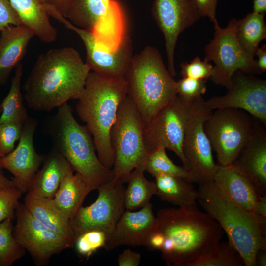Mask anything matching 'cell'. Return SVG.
I'll list each match as a JSON object with an SVG mask.
<instances>
[{
  "instance_id": "cell-14",
  "label": "cell",
  "mask_w": 266,
  "mask_h": 266,
  "mask_svg": "<svg viewBox=\"0 0 266 266\" xmlns=\"http://www.w3.org/2000/svg\"><path fill=\"white\" fill-rule=\"evenodd\" d=\"M15 218L13 237L29 253L36 265L45 266L54 255L72 247L63 237L36 219L24 203L19 202L17 205Z\"/></svg>"
},
{
  "instance_id": "cell-32",
  "label": "cell",
  "mask_w": 266,
  "mask_h": 266,
  "mask_svg": "<svg viewBox=\"0 0 266 266\" xmlns=\"http://www.w3.org/2000/svg\"><path fill=\"white\" fill-rule=\"evenodd\" d=\"M245 266L243 258L228 241H221L209 253L193 263L191 266Z\"/></svg>"
},
{
  "instance_id": "cell-9",
  "label": "cell",
  "mask_w": 266,
  "mask_h": 266,
  "mask_svg": "<svg viewBox=\"0 0 266 266\" xmlns=\"http://www.w3.org/2000/svg\"><path fill=\"white\" fill-rule=\"evenodd\" d=\"M212 112L201 97L192 101L186 120L183 143L186 170L192 183L199 185L212 181L218 166L204 129V122Z\"/></svg>"
},
{
  "instance_id": "cell-7",
  "label": "cell",
  "mask_w": 266,
  "mask_h": 266,
  "mask_svg": "<svg viewBox=\"0 0 266 266\" xmlns=\"http://www.w3.org/2000/svg\"><path fill=\"white\" fill-rule=\"evenodd\" d=\"M143 124L131 99L126 97L121 104L110 132L115 160L113 178L127 182L130 173L143 166L148 155L144 141Z\"/></svg>"
},
{
  "instance_id": "cell-24",
  "label": "cell",
  "mask_w": 266,
  "mask_h": 266,
  "mask_svg": "<svg viewBox=\"0 0 266 266\" xmlns=\"http://www.w3.org/2000/svg\"><path fill=\"white\" fill-rule=\"evenodd\" d=\"M24 204L36 219L74 247L76 238L69 220L56 205L53 199L33 198L26 194Z\"/></svg>"
},
{
  "instance_id": "cell-43",
  "label": "cell",
  "mask_w": 266,
  "mask_h": 266,
  "mask_svg": "<svg viewBox=\"0 0 266 266\" xmlns=\"http://www.w3.org/2000/svg\"><path fill=\"white\" fill-rule=\"evenodd\" d=\"M77 0H49L52 5L62 16H67Z\"/></svg>"
},
{
  "instance_id": "cell-39",
  "label": "cell",
  "mask_w": 266,
  "mask_h": 266,
  "mask_svg": "<svg viewBox=\"0 0 266 266\" xmlns=\"http://www.w3.org/2000/svg\"><path fill=\"white\" fill-rule=\"evenodd\" d=\"M22 25L10 0H0V32L10 25Z\"/></svg>"
},
{
  "instance_id": "cell-48",
  "label": "cell",
  "mask_w": 266,
  "mask_h": 266,
  "mask_svg": "<svg viewBox=\"0 0 266 266\" xmlns=\"http://www.w3.org/2000/svg\"><path fill=\"white\" fill-rule=\"evenodd\" d=\"M2 112V107H1V103H0V115L1 114ZM0 169H2L1 166H0Z\"/></svg>"
},
{
  "instance_id": "cell-37",
  "label": "cell",
  "mask_w": 266,
  "mask_h": 266,
  "mask_svg": "<svg viewBox=\"0 0 266 266\" xmlns=\"http://www.w3.org/2000/svg\"><path fill=\"white\" fill-rule=\"evenodd\" d=\"M22 194L15 186L0 189V223L15 218V210Z\"/></svg>"
},
{
  "instance_id": "cell-34",
  "label": "cell",
  "mask_w": 266,
  "mask_h": 266,
  "mask_svg": "<svg viewBox=\"0 0 266 266\" xmlns=\"http://www.w3.org/2000/svg\"><path fill=\"white\" fill-rule=\"evenodd\" d=\"M107 240L106 234L100 230H91L79 235L74 247L80 255L89 258L98 249L105 248Z\"/></svg>"
},
{
  "instance_id": "cell-8",
  "label": "cell",
  "mask_w": 266,
  "mask_h": 266,
  "mask_svg": "<svg viewBox=\"0 0 266 266\" xmlns=\"http://www.w3.org/2000/svg\"><path fill=\"white\" fill-rule=\"evenodd\" d=\"M256 119L247 112L235 108H221L211 112L204 129L217 165H231L252 132Z\"/></svg>"
},
{
  "instance_id": "cell-26",
  "label": "cell",
  "mask_w": 266,
  "mask_h": 266,
  "mask_svg": "<svg viewBox=\"0 0 266 266\" xmlns=\"http://www.w3.org/2000/svg\"><path fill=\"white\" fill-rule=\"evenodd\" d=\"M155 178L156 195L178 207L197 206L198 190L193 183L176 176L161 174Z\"/></svg>"
},
{
  "instance_id": "cell-23",
  "label": "cell",
  "mask_w": 266,
  "mask_h": 266,
  "mask_svg": "<svg viewBox=\"0 0 266 266\" xmlns=\"http://www.w3.org/2000/svg\"><path fill=\"white\" fill-rule=\"evenodd\" d=\"M22 25L27 27L42 42H54L57 29L51 24L48 9L49 0H10Z\"/></svg>"
},
{
  "instance_id": "cell-28",
  "label": "cell",
  "mask_w": 266,
  "mask_h": 266,
  "mask_svg": "<svg viewBox=\"0 0 266 266\" xmlns=\"http://www.w3.org/2000/svg\"><path fill=\"white\" fill-rule=\"evenodd\" d=\"M145 171L143 166L137 167L128 177V185L124 192V205L127 210L143 207L150 203V199L156 194L155 183L145 177Z\"/></svg>"
},
{
  "instance_id": "cell-35",
  "label": "cell",
  "mask_w": 266,
  "mask_h": 266,
  "mask_svg": "<svg viewBox=\"0 0 266 266\" xmlns=\"http://www.w3.org/2000/svg\"><path fill=\"white\" fill-rule=\"evenodd\" d=\"M25 123L11 121L0 123V157L11 153L19 141Z\"/></svg>"
},
{
  "instance_id": "cell-16",
  "label": "cell",
  "mask_w": 266,
  "mask_h": 266,
  "mask_svg": "<svg viewBox=\"0 0 266 266\" xmlns=\"http://www.w3.org/2000/svg\"><path fill=\"white\" fill-rule=\"evenodd\" d=\"M152 13L164 35L167 69L174 77L176 74L174 54L178 37L201 17L194 0H154Z\"/></svg>"
},
{
  "instance_id": "cell-27",
  "label": "cell",
  "mask_w": 266,
  "mask_h": 266,
  "mask_svg": "<svg viewBox=\"0 0 266 266\" xmlns=\"http://www.w3.org/2000/svg\"><path fill=\"white\" fill-rule=\"evenodd\" d=\"M265 14L252 12L237 20L235 34L241 47L251 59L254 60L260 43L266 38Z\"/></svg>"
},
{
  "instance_id": "cell-31",
  "label": "cell",
  "mask_w": 266,
  "mask_h": 266,
  "mask_svg": "<svg viewBox=\"0 0 266 266\" xmlns=\"http://www.w3.org/2000/svg\"><path fill=\"white\" fill-rule=\"evenodd\" d=\"M164 148H157L150 152L144 165L145 171L154 177L167 174L184 178L191 182V176L183 167L175 164L167 156Z\"/></svg>"
},
{
  "instance_id": "cell-20",
  "label": "cell",
  "mask_w": 266,
  "mask_h": 266,
  "mask_svg": "<svg viewBox=\"0 0 266 266\" xmlns=\"http://www.w3.org/2000/svg\"><path fill=\"white\" fill-rule=\"evenodd\" d=\"M33 36V32L23 25H10L0 32V87L21 63Z\"/></svg>"
},
{
  "instance_id": "cell-19",
  "label": "cell",
  "mask_w": 266,
  "mask_h": 266,
  "mask_svg": "<svg viewBox=\"0 0 266 266\" xmlns=\"http://www.w3.org/2000/svg\"><path fill=\"white\" fill-rule=\"evenodd\" d=\"M156 223V217L150 202L138 211L125 210L107 240L104 248L111 250L124 245L145 246Z\"/></svg>"
},
{
  "instance_id": "cell-33",
  "label": "cell",
  "mask_w": 266,
  "mask_h": 266,
  "mask_svg": "<svg viewBox=\"0 0 266 266\" xmlns=\"http://www.w3.org/2000/svg\"><path fill=\"white\" fill-rule=\"evenodd\" d=\"M14 220L7 218L0 223V266H12L26 252L13 237Z\"/></svg>"
},
{
  "instance_id": "cell-29",
  "label": "cell",
  "mask_w": 266,
  "mask_h": 266,
  "mask_svg": "<svg viewBox=\"0 0 266 266\" xmlns=\"http://www.w3.org/2000/svg\"><path fill=\"white\" fill-rule=\"evenodd\" d=\"M23 74V66L22 63H20L14 70L9 90L1 103L2 112L0 123L11 121L25 123L29 117L24 104V97L21 91Z\"/></svg>"
},
{
  "instance_id": "cell-22",
  "label": "cell",
  "mask_w": 266,
  "mask_h": 266,
  "mask_svg": "<svg viewBox=\"0 0 266 266\" xmlns=\"http://www.w3.org/2000/svg\"><path fill=\"white\" fill-rule=\"evenodd\" d=\"M233 202L253 213L262 196L251 181L231 166H219L212 179Z\"/></svg>"
},
{
  "instance_id": "cell-3",
  "label": "cell",
  "mask_w": 266,
  "mask_h": 266,
  "mask_svg": "<svg viewBox=\"0 0 266 266\" xmlns=\"http://www.w3.org/2000/svg\"><path fill=\"white\" fill-rule=\"evenodd\" d=\"M127 95L124 77H109L90 71L76 105L77 115L92 134L99 160L110 169L115 160L111 130Z\"/></svg>"
},
{
  "instance_id": "cell-25",
  "label": "cell",
  "mask_w": 266,
  "mask_h": 266,
  "mask_svg": "<svg viewBox=\"0 0 266 266\" xmlns=\"http://www.w3.org/2000/svg\"><path fill=\"white\" fill-rule=\"evenodd\" d=\"M91 191L92 188L80 174L71 172L63 178L53 200L70 221Z\"/></svg>"
},
{
  "instance_id": "cell-18",
  "label": "cell",
  "mask_w": 266,
  "mask_h": 266,
  "mask_svg": "<svg viewBox=\"0 0 266 266\" xmlns=\"http://www.w3.org/2000/svg\"><path fill=\"white\" fill-rule=\"evenodd\" d=\"M265 127L256 119L250 137L230 165L248 178L262 196H266Z\"/></svg>"
},
{
  "instance_id": "cell-13",
  "label": "cell",
  "mask_w": 266,
  "mask_h": 266,
  "mask_svg": "<svg viewBox=\"0 0 266 266\" xmlns=\"http://www.w3.org/2000/svg\"><path fill=\"white\" fill-rule=\"evenodd\" d=\"M50 15L80 37L86 50L85 63L91 71L109 77H124L133 56L129 36L124 35L117 48L111 50L100 43L92 32L75 26L57 10L53 9Z\"/></svg>"
},
{
  "instance_id": "cell-44",
  "label": "cell",
  "mask_w": 266,
  "mask_h": 266,
  "mask_svg": "<svg viewBox=\"0 0 266 266\" xmlns=\"http://www.w3.org/2000/svg\"><path fill=\"white\" fill-rule=\"evenodd\" d=\"M255 55L258 57L256 61V66L259 74L264 73L266 70V46L263 45L257 49Z\"/></svg>"
},
{
  "instance_id": "cell-5",
  "label": "cell",
  "mask_w": 266,
  "mask_h": 266,
  "mask_svg": "<svg viewBox=\"0 0 266 266\" xmlns=\"http://www.w3.org/2000/svg\"><path fill=\"white\" fill-rule=\"evenodd\" d=\"M124 77L127 95L137 109L144 127L177 95L176 81L159 50L151 46L133 56Z\"/></svg>"
},
{
  "instance_id": "cell-38",
  "label": "cell",
  "mask_w": 266,
  "mask_h": 266,
  "mask_svg": "<svg viewBox=\"0 0 266 266\" xmlns=\"http://www.w3.org/2000/svg\"><path fill=\"white\" fill-rule=\"evenodd\" d=\"M206 81L207 80L182 77L176 82L177 94L188 100L198 99L206 93Z\"/></svg>"
},
{
  "instance_id": "cell-36",
  "label": "cell",
  "mask_w": 266,
  "mask_h": 266,
  "mask_svg": "<svg viewBox=\"0 0 266 266\" xmlns=\"http://www.w3.org/2000/svg\"><path fill=\"white\" fill-rule=\"evenodd\" d=\"M180 67V74L182 77L207 80L211 79L213 74V66L212 64L202 61L198 56L190 63H182Z\"/></svg>"
},
{
  "instance_id": "cell-17",
  "label": "cell",
  "mask_w": 266,
  "mask_h": 266,
  "mask_svg": "<svg viewBox=\"0 0 266 266\" xmlns=\"http://www.w3.org/2000/svg\"><path fill=\"white\" fill-rule=\"evenodd\" d=\"M38 121L28 117L25 122L17 146L6 156L0 157V165L13 175L15 186L23 194L27 193L32 180L43 163L45 156L37 153L34 135Z\"/></svg>"
},
{
  "instance_id": "cell-2",
  "label": "cell",
  "mask_w": 266,
  "mask_h": 266,
  "mask_svg": "<svg viewBox=\"0 0 266 266\" xmlns=\"http://www.w3.org/2000/svg\"><path fill=\"white\" fill-rule=\"evenodd\" d=\"M156 217L155 230L163 237L162 259L168 266H191L224 235L218 222L197 206L161 209Z\"/></svg>"
},
{
  "instance_id": "cell-11",
  "label": "cell",
  "mask_w": 266,
  "mask_h": 266,
  "mask_svg": "<svg viewBox=\"0 0 266 266\" xmlns=\"http://www.w3.org/2000/svg\"><path fill=\"white\" fill-rule=\"evenodd\" d=\"M124 184L122 181L114 178L103 184L97 189L96 200L78 209L69 221L76 238L87 231L100 230L106 234L108 240L126 210Z\"/></svg>"
},
{
  "instance_id": "cell-4",
  "label": "cell",
  "mask_w": 266,
  "mask_h": 266,
  "mask_svg": "<svg viewBox=\"0 0 266 266\" xmlns=\"http://www.w3.org/2000/svg\"><path fill=\"white\" fill-rule=\"evenodd\" d=\"M43 127L53 147L92 190L113 179L112 169L104 166L97 156L91 133L85 125L76 121L67 102L59 107L55 114L48 116Z\"/></svg>"
},
{
  "instance_id": "cell-41",
  "label": "cell",
  "mask_w": 266,
  "mask_h": 266,
  "mask_svg": "<svg viewBox=\"0 0 266 266\" xmlns=\"http://www.w3.org/2000/svg\"><path fill=\"white\" fill-rule=\"evenodd\" d=\"M141 261V254L130 249H125L119 255L117 259L119 266H138Z\"/></svg>"
},
{
  "instance_id": "cell-42",
  "label": "cell",
  "mask_w": 266,
  "mask_h": 266,
  "mask_svg": "<svg viewBox=\"0 0 266 266\" xmlns=\"http://www.w3.org/2000/svg\"><path fill=\"white\" fill-rule=\"evenodd\" d=\"M253 213L258 219L263 229L266 230V196H262L260 197Z\"/></svg>"
},
{
  "instance_id": "cell-10",
  "label": "cell",
  "mask_w": 266,
  "mask_h": 266,
  "mask_svg": "<svg viewBox=\"0 0 266 266\" xmlns=\"http://www.w3.org/2000/svg\"><path fill=\"white\" fill-rule=\"evenodd\" d=\"M237 20L232 18L227 26L222 28L218 23L214 24L213 39L204 49V61H212L213 74L211 80L217 85L227 89L231 78L237 70L248 74H259L256 61L244 52L237 39L235 30Z\"/></svg>"
},
{
  "instance_id": "cell-30",
  "label": "cell",
  "mask_w": 266,
  "mask_h": 266,
  "mask_svg": "<svg viewBox=\"0 0 266 266\" xmlns=\"http://www.w3.org/2000/svg\"><path fill=\"white\" fill-rule=\"evenodd\" d=\"M112 0H77L67 19L75 26L92 31L108 11Z\"/></svg>"
},
{
  "instance_id": "cell-12",
  "label": "cell",
  "mask_w": 266,
  "mask_h": 266,
  "mask_svg": "<svg viewBox=\"0 0 266 266\" xmlns=\"http://www.w3.org/2000/svg\"><path fill=\"white\" fill-rule=\"evenodd\" d=\"M192 101L177 95L143 128L144 141L148 154L159 148L172 151L181 160L186 170L187 163L183 152V143L188 113Z\"/></svg>"
},
{
  "instance_id": "cell-6",
  "label": "cell",
  "mask_w": 266,
  "mask_h": 266,
  "mask_svg": "<svg viewBox=\"0 0 266 266\" xmlns=\"http://www.w3.org/2000/svg\"><path fill=\"white\" fill-rule=\"evenodd\" d=\"M197 201L226 233L245 266H256L258 250L266 249V231L252 213L230 200L213 182L199 185Z\"/></svg>"
},
{
  "instance_id": "cell-47",
  "label": "cell",
  "mask_w": 266,
  "mask_h": 266,
  "mask_svg": "<svg viewBox=\"0 0 266 266\" xmlns=\"http://www.w3.org/2000/svg\"><path fill=\"white\" fill-rule=\"evenodd\" d=\"M15 186L13 181L8 179L0 169V189Z\"/></svg>"
},
{
  "instance_id": "cell-46",
  "label": "cell",
  "mask_w": 266,
  "mask_h": 266,
  "mask_svg": "<svg viewBox=\"0 0 266 266\" xmlns=\"http://www.w3.org/2000/svg\"><path fill=\"white\" fill-rule=\"evenodd\" d=\"M256 266H266V249H260L258 250L256 258Z\"/></svg>"
},
{
  "instance_id": "cell-21",
  "label": "cell",
  "mask_w": 266,
  "mask_h": 266,
  "mask_svg": "<svg viewBox=\"0 0 266 266\" xmlns=\"http://www.w3.org/2000/svg\"><path fill=\"white\" fill-rule=\"evenodd\" d=\"M43 163L42 168L35 174L26 194L33 198L53 199L63 178L74 171L54 147L45 156Z\"/></svg>"
},
{
  "instance_id": "cell-15",
  "label": "cell",
  "mask_w": 266,
  "mask_h": 266,
  "mask_svg": "<svg viewBox=\"0 0 266 266\" xmlns=\"http://www.w3.org/2000/svg\"><path fill=\"white\" fill-rule=\"evenodd\" d=\"M224 95L205 100L211 111L221 108L243 110L266 125V80L237 70Z\"/></svg>"
},
{
  "instance_id": "cell-1",
  "label": "cell",
  "mask_w": 266,
  "mask_h": 266,
  "mask_svg": "<svg viewBox=\"0 0 266 266\" xmlns=\"http://www.w3.org/2000/svg\"><path fill=\"white\" fill-rule=\"evenodd\" d=\"M90 71L75 49H50L35 63L23 85L24 98L33 110L50 112L78 99Z\"/></svg>"
},
{
  "instance_id": "cell-40",
  "label": "cell",
  "mask_w": 266,
  "mask_h": 266,
  "mask_svg": "<svg viewBox=\"0 0 266 266\" xmlns=\"http://www.w3.org/2000/svg\"><path fill=\"white\" fill-rule=\"evenodd\" d=\"M219 0H194L201 17H207L215 24L218 23L216 19V9Z\"/></svg>"
},
{
  "instance_id": "cell-45",
  "label": "cell",
  "mask_w": 266,
  "mask_h": 266,
  "mask_svg": "<svg viewBox=\"0 0 266 266\" xmlns=\"http://www.w3.org/2000/svg\"><path fill=\"white\" fill-rule=\"evenodd\" d=\"M253 12L265 14L266 11V0H253Z\"/></svg>"
}]
</instances>
